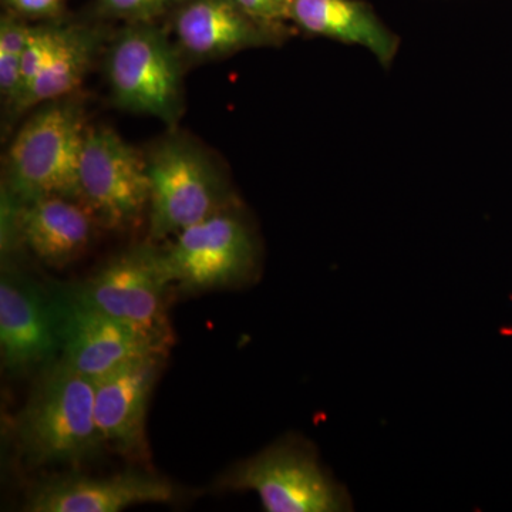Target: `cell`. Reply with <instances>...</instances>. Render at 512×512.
Segmentation results:
<instances>
[{"mask_svg":"<svg viewBox=\"0 0 512 512\" xmlns=\"http://www.w3.org/2000/svg\"><path fill=\"white\" fill-rule=\"evenodd\" d=\"M16 439L33 466L79 464L104 447L94 420V384L57 360L30 394Z\"/></svg>","mask_w":512,"mask_h":512,"instance_id":"cell-1","label":"cell"},{"mask_svg":"<svg viewBox=\"0 0 512 512\" xmlns=\"http://www.w3.org/2000/svg\"><path fill=\"white\" fill-rule=\"evenodd\" d=\"M177 490L170 481L126 471L110 477H64L47 481L29 495V512H120L141 504L171 503Z\"/></svg>","mask_w":512,"mask_h":512,"instance_id":"cell-14","label":"cell"},{"mask_svg":"<svg viewBox=\"0 0 512 512\" xmlns=\"http://www.w3.org/2000/svg\"><path fill=\"white\" fill-rule=\"evenodd\" d=\"M289 19L329 39L366 47L383 64L392 62L399 40L359 0H292Z\"/></svg>","mask_w":512,"mask_h":512,"instance_id":"cell-15","label":"cell"},{"mask_svg":"<svg viewBox=\"0 0 512 512\" xmlns=\"http://www.w3.org/2000/svg\"><path fill=\"white\" fill-rule=\"evenodd\" d=\"M63 20L62 18L30 25L28 40H26L22 55L20 87L16 101L28 92L29 87L35 83L37 77L40 76L47 63L52 59L53 53L59 45L60 36H62ZM16 101L13 106H15ZM12 107H10V110H12Z\"/></svg>","mask_w":512,"mask_h":512,"instance_id":"cell-18","label":"cell"},{"mask_svg":"<svg viewBox=\"0 0 512 512\" xmlns=\"http://www.w3.org/2000/svg\"><path fill=\"white\" fill-rule=\"evenodd\" d=\"M106 37V29L99 23L63 20L62 36L52 59L28 92L16 101L10 110L12 116H20L47 101L63 99L79 89Z\"/></svg>","mask_w":512,"mask_h":512,"instance_id":"cell-16","label":"cell"},{"mask_svg":"<svg viewBox=\"0 0 512 512\" xmlns=\"http://www.w3.org/2000/svg\"><path fill=\"white\" fill-rule=\"evenodd\" d=\"M160 256L168 282L185 291L244 285L258 269L254 232L242 218L225 210L185 228Z\"/></svg>","mask_w":512,"mask_h":512,"instance_id":"cell-6","label":"cell"},{"mask_svg":"<svg viewBox=\"0 0 512 512\" xmlns=\"http://www.w3.org/2000/svg\"><path fill=\"white\" fill-rule=\"evenodd\" d=\"M164 359L140 357L93 379L94 420L104 446L128 457L146 453L148 402Z\"/></svg>","mask_w":512,"mask_h":512,"instance_id":"cell-12","label":"cell"},{"mask_svg":"<svg viewBox=\"0 0 512 512\" xmlns=\"http://www.w3.org/2000/svg\"><path fill=\"white\" fill-rule=\"evenodd\" d=\"M252 18L272 26H281L282 20L289 19L292 0H234Z\"/></svg>","mask_w":512,"mask_h":512,"instance_id":"cell-21","label":"cell"},{"mask_svg":"<svg viewBox=\"0 0 512 512\" xmlns=\"http://www.w3.org/2000/svg\"><path fill=\"white\" fill-rule=\"evenodd\" d=\"M170 18L181 55L197 62L224 59L281 37L279 26L252 18L234 0H185Z\"/></svg>","mask_w":512,"mask_h":512,"instance_id":"cell-13","label":"cell"},{"mask_svg":"<svg viewBox=\"0 0 512 512\" xmlns=\"http://www.w3.org/2000/svg\"><path fill=\"white\" fill-rule=\"evenodd\" d=\"M86 133L79 101L67 96L42 104L10 144L3 192L16 201L52 195L82 201L79 168Z\"/></svg>","mask_w":512,"mask_h":512,"instance_id":"cell-2","label":"cell"},{"mask_svg":"<svg viewBox=\"0 0 512 512\" xmlns=\"http://www.w3.org/2000/svg\"><path fill=\"white\" fill-rule=\"evenodd\" d=\"M185 0H96L97 19L120 20L124 23L157 22L173 15Z\"/></svg>","mask_w":512,"mask_h":512,"instance_id":"cell-19","label":"cell"},{"mask_svg":"<svg viewBox=\"0 0 512 512\" xmlns=\"http://www.w3.org/2000/svg\"><path fill=\"white\" fill-rule=\"evenodd\" d=\"M150 180L148 234L164 239L207 220L227 201L217 168L188 138L171 136L146 156Z\"/></svg>","mask_w":512,"mask_h":512,"instance_id":"cell-5","label":"cell"},{"mask_svg":"<svg viewBox=\"0 0 512 512\" xmlns=\"http://www.w3.org/2000/svg\"><path fill=\"white\" fill-rule=\"evenodd\" d=\"M120 109L173 124L183 110V55L157 22L124 23L111 36L104 62Z\"/></svg>","mask_w":512,"mask_h":512,"instance_id":"cell-3","label":"cell"},{"mask_svg":"<svg viewBox=\"0 0 512 512\" xmlns=\"http://www.w3.org/2000/svg\"><path fill=\"white\" fill-rule=\"evenodd\" d=\"M5 12L28 22H50L64 16V0H2Z\"/></svg>","mask_w":512,"mask_h":512,"instance_id":"cell-20","label":"cell"},{"mask_svg":"<svg viewBox=\"0 0 512 512\" xmlns=\"http://www.w3.org/2000/svg\"><path fill=\"white\" fill-rule=\"evenodd\" d=\"M168 285L160 252L141 247L111 259L74 291L93 308L170 345L173 333L164 299Z\"/></svg>","mask_w":512,"mask_h":512,"instance_id":"cell-9","label":"cell"},{"mask_svg":"<svg viewBox=\"0 0 512 512\" xmlns=\"http://www.w3.org/2000/svg\"><path fill=\"white\" fill-rule=\"evenodd\" d=\"M221 485L232 491H254L268 512L353 510L349 491L320 464L315 448L293 437L237 464Z\"/></svg>","mask_w":512,"mask_h":512,"instance_id":"cell-4","label":"cell"},{"mask_svg":"<svg viewBox=\"0 0 512 512\" xmlns=\"http://www.w3.org/2000/svg\"><path fill=\"white\" fill-rule=\"evenodd\" d=\"M28 20L5 12L0 19V96L10 110L18 99L20 66L28 40Z\"/></svg>","mask_w":512,"mask_h":512,"instance_id":"cell-17","label":"cell"},{"mask_svg":"<svg viewBox=\"0 0 512 512\" xmlns=\"http://www.w3.org/2000/svg\"><path fill=\"white\" fill-rule=\"evenodd\" d=\"M0 352L6 369L16 373L60 355L53 292L10 271L0 279Z\"/></svg>","mask_w":512,"mask_h":512,"instance_id":"cell-11","label":"cell"},{"mask_svg":"<svg viewBox=\"0 0 512 512\" xmlns=\"http://www.w3.org/2000/svg\"><path fill=\"white\" fill-rule=\"evenodd\" d=\"M60 362L97 379L130 360L165 355L168 343L84 302L73 289L53 291Z\"/></svg>","mask_w":512,"mask_h":512,"instance_id":"cell-7","label":"cell"},{"mask_svg":"<svg viewBox=\"0 0 512 512\" xmlns=\"http://www.w3.org/2000/svg\"><path fill=\"white\" fill-rule=\"evenodd\" d=\"M79 181L83 204L103 227H130L148 211L146 156L109 127L87 128Z\"/></svg>","mask_w":512,"mask_h":512,"instance_id":"cell-8","label":"cell"},{"mask_svg":"<svg viewBox=\"0 0 512 512\" xmlns=\"http://www.w3.org/2000/svg\"><path fill=\"white\" fill-rule=\"evenodd\" d=\"M97 225L82 201L59 195L16 201L2 194V247L19 242L52 268L80 258L92 244Z\"/></svg>","mask_w":512,"mask_h":512,"instance_id":"cell-10","label":"cell"}]
</instances>
